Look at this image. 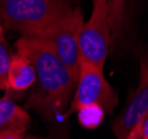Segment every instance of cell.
Segmentation results:
<instances>
[{
    "instance_id": "obj_14",
    "label": "cell",
    "mask_w": 148,
    "mask_h": 139,
    "mask_svg": "<svg viewBox=\"0 0 148 139\" xmlns=\"http://www.w3.org/2000/svg\"><path fill=\"white\" fill-rule=\"evenodd\" d=\"M142 136L143 139H148V110L142 119Z\"/></svg>"
},
{
    "instance_id": "obj_13",
    "label": "cell",
    "mask_w": 148,
    "mask_h": 139,
    "mask_svg": "<svg viewBox=\"0 0 148 139\" xmlns=\"http://www.w3.org/2000/svg\"><path fill=\"white\" fill-rule=\"evenodd\" d=\"M125 139H143L142 136V121H139L135 127L133 128V130L128 134V136Z\"/></svg>"
},
{
    "instance_id": "obj_8",
    "label": "cell",
    "mask_w": 148,
    "mask_h": 139,
    "mask_svg": "<svg viewBox=\"0 0 148 139\" xmlns=\"http://www.w3.org/2000/svg\"><path fill=\"white\" fill-rule=\"evenodd\" d=\"M30 116L9 96L0 97V134L12 129H28Z\"/></svg>"
},
{
    "instance_id": "obj_10",
    "label": "cell",
    "mask_w": 148,
    "mask_h": 139,
    "mask_svg": "<svg viewBox=\"0 0 148 139\" xmlns=\"http://www.w3.org/2000/svg\"><path fill=\"white\" fill-rule=\"evenodd\" d=\"M11 56L5 38V28L0 24V90L8 91V71Z\"/></svg>"
},
{
    "instance_id": "obj_2",
    "label": "cell",
    "mask_w": 148,
    "mask_h": 139,
    "mask_svg": "<svg viewBox=\"0 0 148 139\" xmlns=\"http://www.w3.org/2000/svg\"><path fill=\"white\" fill-rule=\"evenodd\" d=\"M69 9L66 0H0L2 27L27 38H44Z\"/></svg>"
},
{
    "instance_id": "obj_4",
    "label": "cell",
    "mask_w": 148,
    "mask_h": 139,
    "mask_svg": "<svg viewBox=\"0 0 148 139\" xmlns=\"http://www.w3.org/2000/svg\"><path fill=\"white\" fill-rule=\"evenodd\" d=\"M112 45L106 0H93L92 14L80 34V59L103 68Z\"/></svg>"
},
{
    "instance_id": "obj_15",
    "label": "cell",
    "mask_w": 148,
    "mask_h": 139,
    "mask_svg": "<svg viewBox=\"0 0 148 139\" xmlns=\"http://www.w3.org/2000/svg\"><path fill=\"white\" fill-rule=\"evenodd\" d=\"M23 139H39V138H37V137H32V136H29V137H25V138H23Z\"/></svg>"
},
{
    "instance_id": "obj_3",
    "label": "cell",
    "mask_w": 148,
    "mask_h": 139,
    "mask_svg": "<svg viewBox=\"0 0 148 139\" xmlns=\"http://www.w3.org/2000/svg\"><path fill=\"white\" fill-rule=\"evenodd\" d=\"M94 104L103 107L105 113H112L117 105V95L105 79L103 68L80 59L79 79L68 115Z\"/></svg>"
},
{
    "instance_id": "obj_16",
    "label": "cell",
    "mask_w": 148,
    "mask_h": 139,
    "mask_svg": "<svg viewBox=\"0 0 148 139\" xmlns=\"http://www.w3.org/2000/svg\"><path fill=\"white\" fill-rule=\"evenodd\" d=\"M0 24H2V20H1V17H0Z\"/></svg>"
},
{
    "instance_id": "obj_6",
    "label": "cell",
    "mask_w": 148,
    "mask_h": 139,
    "mask_svg": "<svg viewBox=\"0 0 148 139\" xmlns=\"http://www.w3.org/2000/svg\"><path fill=\"white\" fill-rule=\"evenodd\" d=\"M148 110V64H140V81L134 96L132 97L121 115L113 123V131L117 139H125L133 128L143 119Z\"/></svg>"
},
{
    "instance_id": "obj_11",
    "label": "cell",
    "mask_w": 148,
    "mask_h": 139,
    "mask_svg": "<svg viewBox=\"0 0 148 139\" xmlns=\"http://www.w3.org/2000/svg\"><path fill=\"white\" fill-rule=\"evenodd\" d=\"M79 112V121L81 125L86 128H94L103 121L105 110L97 104L85 106Z\"/></svg>"
},
{
    "instance_id": "obj_1",
    "label": "cell",
    "mask_w": 148,
    "mask_h": 139,
    "mask_svg": "<svg viewBox=\"0 0 148 139\" xmlns=\"http://www.w3.org/2000/svg\"><path fill=\"white\" fill-rule=\"evenodd\" d=\"M17 52L25 55L36 71V82L27 102L45 118H53L68 107L76 79L62 62L47 39L21 36L16 42Z\"/></svg>"
},
{
    "instance_id": "obj_7",
    "label": "cell",
    "mask_w": 148,
    "mask_h": 139,
    "mask_svg": "<svg viewBox=\"0 0 148 139\" xmlns=\"http://www.w3.org/2000/svg\"><path fill=\"white\" fill-rule=\"evenodd\" d=\"M36 82V71L25 55L14 53L11 56L8 71V91L25 92Z\"/></svg>"
},
{
    "instance_id": "obj_9",
    "label": "cell",
    "mask_w": 148,
    "mask_h": 139,
    "mask_svg": "<svg viewBox=\"0 0 148 139\" xmlns=\"http://www.w3.org/2000/svg\"><path fill=\"white\" fill-rule=\"evenodd\" d=\"M108 8V23L111 28L112 43L116 42L122 33L126 0H106Z\"/></svg>"
},
{
    "instance_id": "obj_12",
    "label": "cell",
    "mask_w": 148,
    "mask_h": 139,
    "mask_svg": "<svg viewBox=\"0 0 148 139\" xmlns=\"http://www.w3.org/2000/svg\"><path fill=\"white\" fill-rule=\"evenodd\" d=\"M27 129H12L0 134V139H23Z\"/></svg>"
},
{
    "instance_id": "obj_5",
    "label": "cell",
    "mask_w": 148,
    "mask_h": 139,
    "mask_svg": "<svg viewBox=\"0 0 148 139\" xmlns=\"http://www.w3.org/2000/svg\"><path fill=\"white\" fill-rule=\"evenodd\" d=\"M79 7L71 8L42 39L53 45L62 62L69 67L73 76L79 79L80 73V34L84 20Z\"/></svg>"
}]
</instances>
